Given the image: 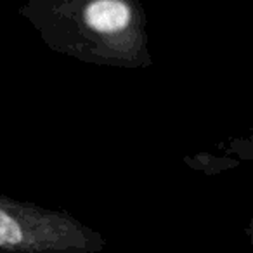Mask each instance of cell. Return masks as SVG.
<instances>
[{
	"label": "cell",
	"mask_w": 253,
	"mask_h": 253,
	"mask_svg": "<svg viewBox=\"0 0 253 253\" xmlns=\"http://www.w3.org/2000/svg\"><path fill=\"white\" fill-rule=\"evenodd\" d=\"M106 238L66 210L0 194V253H101Z\"/></svg>",
	"instance_id": "7a4b0ae2"
},
{
	"label": "cell",
	"mask_w": 253,
	"mask_h": 253,
	"mask_svg": "<svg viewBox=\"0 0 253 253\" xmlns=\"http://www.w3.org/2000/svg\"><path fill=\"white\" fill-rule=\"evenodd\" d=\"M18 14L50 50L71 59L120 70L155 64L141 0H26Z\"/></svg>",
	"instance_id": "6da1fadb"
}]
</instances>
